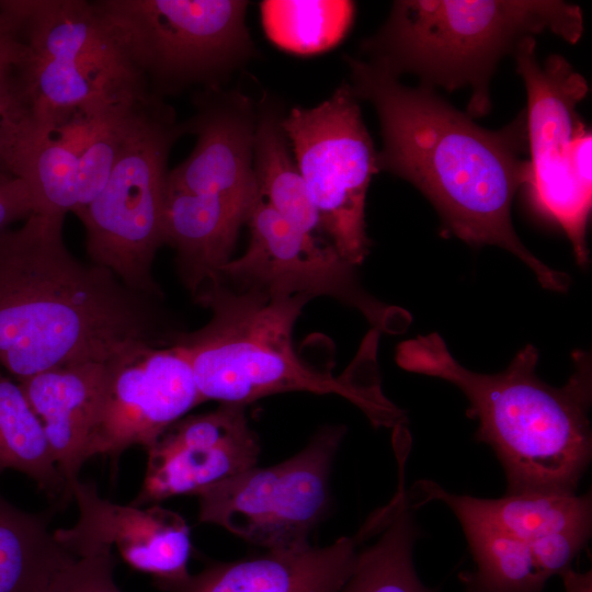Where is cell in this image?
Instances as JSON below:
<instances>
[{
    "instance_id": "1",
    "label": "cell",
    "mask_w": 592,
    "mask_h": 592,
    "mask_svg": "<svg viewBox=\"0 0 592 592\" xmlns=\"http://www.w3.org/2000/svg\"><path fill=\"white\" fill-rule=\"evenodd\" d=\"M355 96L379 118L378 172L412 183L434 205L445 231L473 246H497L524 262L540 285L565 292L570 278L532 254L517 237L511 207L526 184V118L491 130L476 124L432 88H410L364 60L345 56Z\"/></svg>"
},
{
    "instance_id": "2",
    "label": "cell",
    "mask_w": 592,
    "mask_h": 592,
    "mask_svg": "<svg viewBox=\"0 0 592 592\" xmlns=\"http://www.w3.org/2000/svg\"><path fill=\"white\" fill-rule=\"evenodd\" d=\"M66 216L33 213L0 235V365L18 380L169 345L159 298L84 263L62 236Z\"/></svg>"
},
{
    "instance_id": "3",
    "label": "cell",
    "mask_w": 592,
    "mask_h": 592,
    "mask_svg": "<svg viewBox=\"0 0 592 592\" xmlns=\"http://www.w3.org/2000/svg\"><path fill=\"white\" fill-rule=\"evenodd\" d=\"M537 349L528 344L505 371L480 374L460 365L436 332L401 342L397 364L458 387L469 400L467 414L479 422L476 439L503 466L506 493H576L592 451L588 411L590 356L577 351L567 384L553 387L536 375Z\"/></svg>"
},
{
    "instance_id": "4",
    "label": "cell",
    "mask_w": 592,
    "mask_h": 592,
    "mask_svg": "<svg viewBox=\"0 0 592 592\" xmlns=\"http://www.w3.org/2000/svg\"><path fill=\"white\" fill-rule=\"evenodd\" d=\"M194 298L210 311L209 320L191 332L175 331L171 343L189 360L203 401L247 406L288 391L335 394L376 425L403 420L379 387L376 335L369 333L352 366L333 376L307 363L294 346V326L311 299L308 296L237 287L220 278L203 286Z\"/></svg>"
},
{
    "instance_id": "5",
    "label": "cell",
    "mask_w": 592,
    "mask_h": 592,
    "mask_svg": "<svg viewBox=\"0 0 592 592\" xmlns=\"http://www.w3.org/2000/svg\"><path fill=\"white\" fill-rule=\"evenodd\" d=\"M544 32L577 43L581 9L555 0H399L361 50L397 78L412 73L432 89L470 88L467 114L478 117L490 111L489 86L500 59Z\"/></svg>"
},
{
    "instance_id": "6",
    "label": "cell",
    "mask_w": 592,
    "mask_h": 592,
    "mask_svg": "<svg viewBox=\"0 0 592 592\" xmlns=\"http://www.w3.org/2000/svg\"><path fill=\"white\" fill-rule=\"evenodd\" d=\"M151 95L224 88L255 53L242 0H98Z\"/></svg>"
},
{
    "instance_id": "7",
    "label": "cell",
    "mask_w": 592,
    "mask_h": 592,
    "mask_svg": "<svg viewBox=\"0 0 592 592\" xmlns=\"http://www.w3.org/2000/svg\"><path fill=\"white\" fill-rule=\"evenodd\" d=\"M183 135L174 110L153 96L106 183L76 214L86 230L89 262L110 270L129 288L159 299L162 292L152 267L163 246L168 160Z\"/></svg>"
},
{
    "instance_id": "8",
    "label": "cell",
    "mask_w": 592,
    "mask_h": 592,
    "mask_svg": "<svg viewBox=\"0 0 592 592\" xmlns=\"http://www.w3.org/2000/svg\"><path fill=\"white\" fill-rule=\"evenodd\" d=\"M349 82L312 107H293L283 128L323 238L353 266L368 254L365 204L377 151Z\"/></svg>"
},
{
    "instance_id": "9",
    "label": "cell",
    "mask_w": 592,
    "mask_h": 592,
    "mask_svg": "<svg viewBox=\"0 0 592 592\" xmlns=\"http://www.w3.org/2000/svg\"><path fill=\"white\" fill-rule=\"evenodd\" d=\"M346 429L328 425L291 458L257 466L202 490L198 521L266 550L308 547L330 505V474Z\"/></svg>"
},
{
    "instance_id": "10",
    "label": "cell",
    "mask_w": 592,
    "mask_h": 592,
    "mask_svg": "<svg viewBox=\"0 0 592 592\" xmlns=\"http://www.w3.org/2000/svg\"><path fill=\"white\" fill-rule=\"evenodd\" d=\"M513 56L527 94L525 118L531 158L525 185L531 203L537 213L562 228L577 262L587 264L592 193L581 187L571 172L570 147L583 125L576 110L588 84L562 56H549L542 64L533 36L522 39Z\"/></svg>"
},
{
    "instance_id": "11",
    "label": "cell",
    "mask_w": 592,
    "mask_h": 592,
    "mask_svg": "<svg viewBox=\"0 0 592 592\" xmlns=\"http://www.w3.org/2000/svg\"><path fill=\"white\" fill-rule=\"evenodd\" d=\"M246 224L248 248L225 265V282L311 299L328 296L360 310L378 331L401 332L409 325L402 309L384 305L362 287L354 266L332 244L297 228L261 197Z\"/></svg>"
},
{
    "instance_id": "12",
    "label": "cell",
    "mask_w": 592,
    "mask_h": 592,
    "mask_svg": "<svg viewBox=\"0 0 592 592\" xmlns=\"http://www.w3.org/2000/svg\"><path fill=\"white\" fill-rule=\"evenodd\" d=\"M204 402L180 348L149 345L109 362V377L88 459L116 465L132 446H150L171 424Z\"/></svg>"
},
{
    "instance_id": "13",
    "label": "cell",
    "mask_w": 592,
    "mask_h": 592,
    "mask_svg": "<svg viewBox=\"0 0 592 592\" xmlns=\"http://www.w3.org/2000/svg\"><path fill=\"white\" fill-rule=\"evenodd\" d=\"M140 490L132 505L158 504L202 490L257 466L261 446L246 406L219 403L213 411L186 415L150 446Z\"/></svg>"
},
{
    "instance_id": "14",
    "label": "cell",
    "mask_w": 592,
    "mask_h": 592,
    "mask_svg": "<svg viewBox=\"0 0 592 592\" xmlns=\"http://www.w3.org/2000/svg\"><path fill=\"white\" fill-rule=\"evenodd\" d=\"M79 519L68 528L54 531L56 539L75 557L102 548L118 551L133 569L149 573L155 584L170 592L191 576L192 544L185 520L171 510L122 505L99 496L93 482L79 479L70 486Z\"/></svg>"
},
{
    "instance_id": "15",
    "label": "cell",
    "mask_w": 592,
    "mask_h": 592,
    "mask_svg": "<svg viewBox=\"0 0 592 592\" xmlns=\"http://www.w3.org/2000/svg\"><path fill=\"white\" fill-rule=\"evenodd\" d=\"M194 114L182 124L195 136L190 156L169 170L167 186L223 198L248 217L260 198L253 151L257 105L244 93L225 88L196 91Z\"/></svg>"
},
{
    "instance_id": "16",
    "label": "cell",
    "mask_w": 592,
    "mask_h": 592,
    "mask_svg": "<svg viewBox=\"0 0 592 592\" xmlns=\"http://www.w3.org/2000/svg\"><path fill=\"white\" fill-rule=\"evenodd\" d=\"M0 12L23 56L145 83L94 1L0 0Z\"/></svg>"
},
{
    "instance_id": "17",
    "label": "cell",
    "mask_w": 592,
    "mask_h": 592,
    "mask_svg": "<svg viewBox=\"0 0 592 592\" xmlns=\"http://www.w3.org/2000/svg\"><path fill=\"white\" fill-rule=\"evenodd\" d=\"M107 377L109 362H83L19 382L69 492L88 460Z\"/></svg>"
},
{
    "instance_id": "18",
    "label": "cell",
    "mask_w": 592,
    "mask_h": 592,
    "mask_svg": "<svg viewBox=\"0 0 592 592\" xmlns=\"http://www.w3.org/2000/svg\"><path fill=\"white\" fill-rule=\"evenodd\" d=\"M361 538L356 533L323 547L266 550L261 556L212 563L170 592H340Z\"/></svg>"
},
{
    "instance_id": "19",
    "label": "cell",
    "mask_w": 592,
    "mask_h": 592,
    "mask_svg": "<svg viewBox=\"0 0 592 592\" xmlns=\"http://www.w3.org/2000/svg\"><path fill=\"white\" fill-rule=\"evenodd\" d=\"M475 569L459 579L465 592H540L549 578L571 567L590 532H568L525 539L470 522H459Z\"/></svg>"
},
{
    "instance_id": "20",
    "label": "cell",
    "mask_w": 592,
    "mask_h": 592,
    "mask_svg": "<svg viewBox=\"0 0 592 592\" xmlns=\"http://www.w3.org/2000/svg\"><path fill=\"white\" fill-rule=\"evenodd\" d=\"M247 219L243 210L223 198L167 186L163 244L174 250L180 278L193 296L221 278Z\"/></svg>"
},
{
    "instance_id": "21",
    "label": "cell",
    "mask_w": 592,
    "mask_h": 592,
    "mask_svg": "<svg viewBox=\"0 0 592 592\" xmlns=\"http://www.w3.org/2000/svg\"><path fill=\"white\" fill-rule=\"evenodd\" d=\"M409 501L417 508L430 500L444 502L458 521L479 523L504 533L538 539L568 532H591L590 494L549 492L506 493L499 499H479L446 492L422 480L411 489Z\"/></svg>"
},
{
    "instance_id": "22",
    "label": "cell",
    "mask_w": 592,
    "mask_h": 592,
    "mask_svg": "<svg viewBox=\"0 0 592 592\" xmlns=\"http://www.w3.org/2000/svg\"><path fill=\"white\" fill-rule=\"evenodd\" d=\"M408 496L399 489L388 505L376 512L375 542L361 543L353 568L340 592H435L419 579L412 560L419 530Z\"/></svg>"
},
{
    "instance_id": "23",
    "label": "cell",
    "mask_w": 592,
    "mask_h": 592,
    "mask_svg": "<svg viewBox=\"0 0 592 592\" xmlns=\"http://www.w3.org/2000/svg\"><path fill=\"white\" fill-rule=\"evenodd\" d=\"M284 115L278 102L269 95L257 104L253 171L259 194L287 221L325 239L282 125Z\"/></svg>"
},
{
    "instance_id": "24",
    "label": "cell",
    "mask_w": 592,
    "mask_h": 592,
    "mask_svg": "<svg viewBox=\"0 0 592 592\" xmlns=\"http://www.w3.org/2000/svg\"><path fill=\"white\" fill-rule=\"evenodd\" d=\"M11 174L27 185L35 213L75 214L79 207V157L71 126L37 122L16 151Z\"/></svg>"
},
{
    "instance_id": "25",
    "label": "cell",
    "mask_w": 592,
    "mask_h": 592,
    "mask_svg": "<svg viewBox=\"0 0 592 592\" xmlns=\"http://www.w3.org/2000/svg\"><path fill=\"white\" fill-rule=\"evenodd\" d=\"M75 558L49 531L46 515L0 496V592H45Z\"/></svg>"
},
{
    "instance_id": "26",
    "label": "cell",
    "mask_w": 592,
    "mask_h": 592,
    "mask_svg": "<svg viewBox=\"0 0 592 592\" xmlns=\"http://www.w3.org/2000/svg\"><path fill=\"white\" fill-rule=\"evenodd\" d=\"M7 469L26 475L64 503L72 499L23 390L0 374V474Z\"/></svg>"
},
{
    "instance_id": "27",
    "label": "cell",
    "mask_w": 592,
    "mask_h": 592,
    "mask_svg": "<svg viewBox=\"0 0 592 592\" xmlns=\"http://www.w3.org/2000/svg\"><path fill=\"white\" fill-rule=\"evenodd\" d=\"M152 98L67 122L78 144L79 207L75 214L100 193Z\"/></svg>"
},
{
    "instance_id": "28",
    "label": "cell",
    "mask_w": 592,
    "mask_h": 592,
    "mask_svg": "<svg viewBox=\"0 0 592 592\" xmlns=\"http://www.w3.org/2000/svg\"><path fill=\"white\" fill-rule=\"evenodd\" d=\"M260 7L271 42L300 55L335 46L349 31L354 13L353 2L342 0H269Z\"/></svg>"
},
{
    "instance_id": "29",
    "label": "cell",
    "mask_w": 592,
    "mask_h": 592,
    "mask_svg": "<svg viewBox=\"0 0 592 592\" xmlns=\"http://www.w3.org/2000/svg\"><path fill=\"white\" fill-rule=\"evenodd\" d=\"M35 125L33 106L16 67L0 68V172L11 174L14 156Z\"/></svg>"
},
{
    "instance_id": "30",
    "label": "cell",
    "mask_w": 592,
    "mask_h": 592,
    "mask_svg": "<svg viewBox=\"0 0 592 592\" xmlns=\"http://www.w3.org/2000/svg\"><path fill=\"white\" fill-rule=\"evenodd\" d=\"M113 550L102 548L76 557L52 580L45 592H121L115 584Z\"/></svg>"
},
{
    "instance_id": "31",
    "label": "cell",
    "mask_w": 592,
    "mask_h": 592,
    "mask_svg": "<svg viewBox=\"0 0 592 592\" xmlns=\"http://www.w3.org/2000/svg\"><path fill=\"white\" fill-rule=\"evenodd\" d=\"M35 213V203L25 182L10 173L0 172V235L11 224L25 220Z\"/></svg>"
},
{
    "instance_id": "32",
    "label": "cell",
    "mask_w": 592,
    "mask_h": 592,
    "mask_svg": "<svg viewBox=\"0 0 592 592\" xmlns=\"http://www.w3.org/2000/svg\"><path fill=\"white\" fill-rule=\"evenodd\" d=\"M592 136L583 125L574 135L570 147V168L576 181L592 193Z\"/></svg>"
},
{
    "instance_id": "33",
    "label": "cell",
    "mask_w": 592,
    "mask_h": 592,
    "mask_svg": "<svg viewBox=\"0 0 592 592\" xmlns=\"http://www.w3.org/2000/svg\"><path fill=\"white\" fill-rule=\"evenodd\" d=\"M20 45L8 18L0 12V68L16 67Z\"/></svg>"
}]
</instances>
